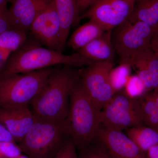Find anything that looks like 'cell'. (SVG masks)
<instances>
[{
  "label": "cell",
  "mask_w": 158,
  "mask_h": 158,
  "mask_svg": "<svg viewBox=\"0 0 158 158\" xmlns=\"http://www.w3.org/2000/svg\"><path fill=\"white\" fill-rule=\"evenodd\" d=\"M22 154V152L16 142H0V158H18Z\"/></svg>",
  "instance_id": "obj_25"
},
{
  "label": "cell",
  "mask_w": 158,
  "mask_h": 158,
  "mask_svg": "<svg viewBox=\"0 0 158 158\" xmlns=\"http://www.w3.org/2000/svg\"><path fill=\"white\" fill-rule=\"evenodd\" d=\"M137 99L144 125L158 132V109L151 92H147Z\"/></svg>",
  "instance_id": "obj_21"
},
{
  "label": "cell",
  "mask_w": 158,
  "mask_h": 158,
  "mask_svg": "<svg viewBox=\"0 0 158 158\" xmlns=\"http://www.w3.org/2000/svg\"><path fill=\"white\" fill-rule=\"evenodd\" d=\"M138 0H97L80 17L113 30L131 16Z\"/></svg>",
  "instance_id": "obj_9"
},
{
  "label": "cell",
  "mask_w": 158,
  "mask_h": 158,
  "mask_svg": "<svg viewBox=\"0 0 158 158\" xmlns=\"http://www.w3.org/2000/svg\"><path fill=\"white\" fill-rule=\"evenodd\" d=\"M14 28L12 27L9 14V10H0V34L7 30Z\"/></svg>",
  "instance_id": "obj_27"
},
{
  "label": "cell",
  "mask_w": 158,
  "mask_h": 158,
  "mask_svg": "<svg viewBox=\"0 0 158 158\" xmlns=\"http://www.w3.org/2000/svg\"><path fill=\"white\" fill-rule=\"evenodd\" d=\"M4 62H0V74L2 73V71L3 70V68H4Z\"/></svg>",
  "instance_id": "obj_34"
},
{
  "label": "cell",
  "mask_w": 158,
  "mask_h": 158,
  "mask_svg": "<svg viewBox=\"0 0 158 158\" xmlns=\"http://www.w3.org/2000/svg\"><path fill=\"white\" fill-rule=\"evenodd\" d=\"M131 66L125 63H120L117 67L112 69L110 73V81L111 85L117 92L122 90L127 81L131 75Z\"/></svg>",
  "instance_id": "obj_22"
},
{
  "label": "cell",
  "mask_w": 158,
  "mask_h": 158,
  "mask_svg": "<svg viewBox=\"0 0 158 158\" xmlns=\"http://www.w3.org/2000/svg\"><path fill=\"white\" fill-rule=\"evenodd\" d=\"M107 31L98 23L89 20L80 26L73 33L67 44L68 46L78 51Z\"/></svg>",
  "instance_id": "obj_17"
},
{
  "label": "cell",
  "mask_w": 158,
  "mask_h": 158,
  "mask_svg": "<svg viewBox=\"0 0 158 158\" xmlns=\"http://www.w3.org/2000/svg\"><path fill=\"white\" fill-rule=\"evenodd\" d=\"M30 31L37 39L48 48L62 52L61 23L54 0L40 12L35 19Z\"/></svg>",
  "instance_id": "obj_10"
},
{
  "label": "cell",
  "mask_w": 158,
  "mask_h": 158,
  "mask_svg": "<svg viewBox=\"0 0 158 158\" xmlns=\"http://www.w3.org/2000/svg\"><path fill=\"white\" fill-rule=\"evenodd\" d=\"M146 153L148 158H158V143L150 148Z\"/></svg>",
  "instance_id": "obj_31"
},
{
  "label": "cell",
  "mask_w": 158,
  "mask_h": 158,
  "mask_svg": "<svg viewBox=\"0 0 158 158\" xmlns=\"http://www.w3.org/2000/svg\"><path fill=\"white\" fill-rule=\"evenodd\" d=\"M55 70L48 68L27 73L0 74V108L28 106Z\"/></svg>",
  "instance_id": "obj_4"
},
{
  "label": "cell",
  "mask_w": 158,
  "mask_h": 158,
  "mask_svg": "<svg viewBox=\"0 0 158 158\" xmlns=\"http://www.w3.org/2000/svg\"><path fill=\"white\" fill-rule=\"evenodd\" d=\"M148 92L158 88V57L149 48L139 53L131 63Z\"/></svg>",
  "instance_id": "obj_14"
},
{
  "label": "cell",
  "mask_w": 158,
  "mask_h": 158,
  "mask_svg": "<svg viewBox=\"0 0 158 158\" xmlns=\"http://www.w3.org/2000/svg\"><path fill=\"white\" fill-rule=\"evenodd\" d=\"M150 48L158 57V32L156 33L152 37Z\"/></svg>",
  "instance_id": "obj_30"
},
{
  "label": "cell",
  "mask_w": 158,
  "mask_h": 158,
  "mask_svg": "<svg viewBox=\"0 0 158 158\" xmlns=\"http://www.w3.org/2000/svg\"><path fill=\"white\" fill-rule=\"evenodd\" d=\"M11 1H12V0H11Z\"/></svg>",
  "instance_id": "obj_36"
},
{
  "label": "cell",
  "mask_w": 158,
  "mask_h": 158,
  "mask_svg": "<svg viewBox=\"0 0 158 158\" xmlns=\"http://www.w3.org/2000/svg\"><path fill=\"white\" fill-rule=\"evenodd\" d=\"M154 34L152 29L145 23L130 19L113 29L112 41L121 59L120 63L131 65L134 57L150 48Z\"/></svg>",
  "instance_id": "obj_6"
},
{
  "label": "cell",
  "mask_w": 158,
  "mask_h": 158,
  "mask_svg": "<svg viewBox=\"0 0 158 158\" xmlns=\"http://www.w3.org/2000/svg\"><path fill=\"white\" fill-rule=\"evenodd\" d=\"M128 19L140 21L158 32V0H138Z\"/></svg>",
  "instance_id": "obj_18"
},
{
  "label": "cell",
  "mask_w": 158,
  "mask_h": 158,
  "mask_svg": "<svg viewBox=\"0 0 158 158\" xmlns=\"http://www.w3.org/2000/svg\"><path fill=\"white\" fill-rule=\"evenodd\" d=\"M97 0H76L79 15L83 14Z\"/></svg>",
  "instance_id": "obj_29"
},
{
  "label": "cell",
  "mask_w": 158,
  "mask_h": 158,
  "mask_svg": "<svg viewBox=\"0 0 158 158\" xmlns=\"http://www.w3.org/2000/svg\"><path fill=\"white\" fill-rule=\"evenodd\" d=\"M27 40L26 32L12 28L0 34V58L6 62L10 54L15 52L24 45Z\"/></svg>",
  "instance_id": "obj_19"
},
{
  "label": "cell",
  "mask_w": 158,
  "mask_h": 158,
  "mask_svg": "<svg viewBox=\"0 0 158 158\" xmlns=\"http://www.w3.org/2000/svg\"><path fill=\"white\" fill-rule=\"evenodd\" d=\"M113 62H94L80 73L81 83L95 106L101 110L116 93L110 81Z\"/></svg>",
  "instance_id": "obj_8"
},
{
  "label": "cell",
  "mask_w": 158,
  "mask_h": 158,
  "mask_svg": "<svg viewBox=\"0 0 158 158\" xmlns=\"http://www.w3.org/2000/svg\"><path fill=\"white\" fill-rule=\"evenodd\" d=\"M3 141L16 142L6 127L0 122V142Z\"/></svg>",
  "instance_id": "obj_28"
},
{
  "label": "cell",
  "mask_w": 158,
  "mask_h": 158,
  "mask_svg": "<svg viewBox=\"0 0 158 158\" xmlns=\"http://www.w3.org/2000/svg\"><path fill=\"white\" fill-rule=\"evenodd\" d=\"M77 150L74 143L70 138H69L53 158H79Z\"/></svg>",
  "instance_id": "obj_26"
},
{
  "label": "cell",
  "mask_w": 158,
  "mask_h": 158,
  "mask_svg": "<svg viewBox=\"0 0 158 158\" xmlns=\"http://www.w3.org/2000/svg\"><path fill=\"white\" fill-rule=\"evenodd\" d=\"M127 95L131 98H138L148 92L144 83L137 74L131 75L123 89Z\"/></svg>",
  "instance_id": "obj_24"
},
{
  "label": "cell",
  "mask_w": 158,
  "mask_h": 158,
  "mask_svg": "<svg viewBox=\"0 0 158 158\" xmlns=\"http://www.w3.org/2000/svg\"><path fill=\"white\" fill-rule=\"evenodd\" d=\"M18 158H30L28 156L26 155L25 154H22Z\"/></svg>",
  "instance_id": "obj_35"
},
{
  "label": "cell",
  "mask_w": 158,
  "mask_h": 158,
  "mask_svg": "<svg viewBox=\"0 0 158 158\" xmlns=\"http://www.w3.org/2000/svg\"><path fill=\"white\" fill-rule=\"evenodd\" d=\"M94 62L78 52L67 55L51 49L30 46L15 52L6 62L1 74L27 73L58 65L87 66Z\"/></svg>",
  "instance_id": "obj_3"
},
{
  "label": "cell",
  "mask_w": 158,
  "mask_h": 158,
  "mask_svg": "<svg viewBox=\"0 0 158 158\" xmlns=\"http://www.w3.org/2000/svg\"><path fill=\"white\" fill-rule=\"evenodd\" d=\"M11 0H0V10L7 9L8 3Z\"/></svg>",
  "instance_id": "obj_33"
},
{
  "label": "cell",
  "mask_w": 158,
  "mask_h": 158,
  "mask_svg": "<svg viewBox=\"0 0 158 158\" xmlns=\"http://www.w3.org/2000/svg\"><path fill=\"white\" fill-rule=\"evenodd\" d=\"M151 93L158 109V88L153 90Z\"/></svg>",
  "instance_id": "obj_32"
},
{
  "label": "cell",
  "mask_w": 158,
  "mask_h": 158,
  "mask_svg": "<svg viewBox=\"0 0 158 158\" xmlns=\"http://www.w3.org/2000/svg\"><path fill=\"white\" fill-rule=\"evenodd\" d=\"M36 119L28 106L0 108V122L9 131L15 142L19 143Z\"/></svg>",
  "instance_id": "obj_12"
},
{
  "label": "cell",
  "mask_w": 158,
  "mask_h": 158,
  "mask_svg": "<svg viewBox=\"0 0 158 158\" xmlns=\"http://www.w3.org/2000/svg\"><path fill=\"white\" fill-rule=\"evenodd\" d=\"M97 137L115 158H148L146 153L122 131L101 125Z\"/></svg>",
  "instance_id": "obj_11"
},
{
  "label": "cell",
  "mask_w": 158,
  "mask_h": 158,
  "mask_svg": "<svg viewBox=\"0 0 158 158\" xmlns=\"http://www.w3.org/2000/svg\"><path fill=\"white\" fill-rule=\"evenodd\" d=\"M61 23L62 44L64 48L72 25L80 19L76 0H54Z\"/></svg>",
  "instance_id": "obj_16"
},
{
  "label": "cell",
  "mask_w": 158,
  "mask_h": 158,
  "mask_svg": "<svg viewBox=\"0 0 158 158\" xmlns=\"http://www.w3.org/2000/svg\"><path fill=\"white\" fill-rule=\"evenodd\" d=\"M69 138L64 122L36 118L18 145L30 158H53Z\"/></svg>",
  "instance_id": "obj_5"
},
{
  "label": "cell",
  "mask_w": 158,
  "mask_h": 158,
  "mask_svg": "<svg viewBox=\"0 0 158 158\" xmlns=\"http://www.w3.org/2000/svg\"><path fill=\"white\" fill-rule=\"evenodd\" d=\"M70 66L55 70L31 104L36 118L64 122L68 115L72 89L79 76Z\"/></svg>",
  "instance_id": "obj_1"
},
{
  "label": "cell",
  "mask_w": 158,
  "mask_h": 158,
  "mask_svg": "<svg viewBox=\"0 0 158 158\" xmlns=\"http://www.w3.org/2000/svg\"><path fill=\"white\" fill-rule=\"evenodd\" d=\"M52 0H12L9 14L14 28L30 31L33 22Z\"/></svg>",
  "instance_id": "obj_13"
},
{
  "label": "cell",
  "mask_w": 158,
  "mask_h": 158,
  "mask_svg": "<svg viewBox=\"0 0 158 158\" xmlns=\"http://www.w3.org/2000/svg\"><path fill=\"white\" fill-rule=\"evenodd\" d=\"M102 125L122 131L144 125L138 99L131 98L123 89L116 92L101 110Z\"/></svg>",
  "instance_id": "obj_7"
},
{
  "label": "cell",
  "mask_w": 158,
  "mask_h": 158,
  "mask_svg": "<svg viewBox=\"0 0 158 158\" xmlns=\"http://www.w3.org/2000/svg\"><path fill=\"white\" fill-rule=\"evenodd\" d=\"M64 122L69 138L79 151L91 144L101 126V110L88 97L79 77L72 89L68 115Z\"/></svg>",
  "instance_id": "obj_2"
},
{
  "label": "cell",
  "mask_w": 158,
  "mask_h": 158,
  "mask_svg": "<svg viewBox=\"0 0 158 158\" xmlns=\"http://www.w3.org/2000/svg\"><path fill=\"white\" fill-rule=\"evenodd\" d=\"M126 134L145 152L158 143V132L145 125L127 129Z\"/></svg>",
  "instance_id": "obj_20"
},
{
  "label": "cell",
  "mask_w": 158,
  "mask_h": 158,
  "mask_svg": "<svg viewBox=\"0 0 158 158\" xmlns=\"http://www.w3.org/2000/svg\"><path fill=\"white\" fill-rule=\"evenodd\" d=\"M79 151V158H115L97 137L88 147Z\"/></svg>",
  "instance_id": "obj_23"
},
{
  "label": "cell",
  "mask_w": 158,
  "mask_h": 158,
  "mask_svg": "<svg viewBox=\"0 0 158 158\" xmlns=\"http://www.w3.org/2000/svg\"><path fill=\"white\" fill-rule=\"evenodd\" d=\"M112 30L105 31L78 52L94 62H113L116 51L112 41Z\"/></svg>",
  "instance_id": "obj_15"
}]
</instances>
